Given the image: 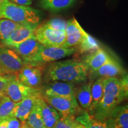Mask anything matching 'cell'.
<instances>
[{
  "label": "cell",
  "instance_id": "18",
  "mask_svg": "<svg viewBox=\"0 0 128 128\" xmlns=\"http://www.w3.org/2000/svg\"><path fill=\"white\" fill-rule=\"evenodd\" d=\"M38 102L40 106L44 126L46 128H54L58 120L60 119V114L52 106L46 103L43 98V96L39 97Z\"/></svg>",
  "mask_w": 128,
  "mask_h": 128
},
{
  "label": "cell",
  "instance_id": "4",
  "mask_svg": "<svg viewBox=\"0 0 128 128\" xmlns=\"http://www.w3.org/2000/svg\"><path fill=\"white\" fill-rule=\"evenodd\" d=\"M76 51V48H74L46 46L42 44L36 55L24 64L44 65L46 63L55 62L65 57L71 56Z\"/></svg>",
  "mask_w": 128,
  "mask_h": 128
},
{
  "label": "cell",
  "instance_id": "32",
  "mask_svg": "<svg viewBox=\"0 0 128 128\" xmlns=\"http://www.w3.org/2000/svg\"><path fill=\"white\" fill-rule=\"evenodd\" d=\"M7 120H6L2 121V122L0 123V128H7Z\"/></svg>",
  "mask_w": 128,
  "mask_h": 128
},
{
  "label": "cell",
  "instance_id": "13",
  "mask_svg": "<svg viewBox=\"0 0 128 128\" xmlns=\"http://www.w3.org/2000/svg\"><path fill=\"white\" fill-rule=\"evenodd\" d=\"M42 44L33 36L18 44L10 48L15 51L24 63L28 62L37 54Z\"/></svg>",
  "mask_w": 128,
  "mask_h": 128
},
{
  "label": "cell",
  "instance_id": "30",
  "mask_svg": "<svg viewBox=\"0 0 128 128\" xmlns=\"http://www.w3.org/2000/svg\"><path fill=\"white\" fill-rule=\"evenodd\" d=\"M7 128H21L23 122L16 117L12 116L7 119Z\"/></svg>",
  "mask_w": 128,
  "mask_h": 128
},
{
  "label": "cell",
  "instance_id": "14",
  "mask_svg": "<svg viewBox=\"0 0 128 128\" xmlns=\"http://www.w3.org/2000/svg\"><path fill=\"white\" fill-rule=\"evenodd\" d=\"M111 58L106 51L100 48L94 52L87 54L82 59V62L87 68L88 73L91 74L97 71Z\"/></svg>",
  "mask_w": 128,
  "mask_h": 128
},
{
  "label": "cell",
  "instance_id": "2",
  "mask_svg": "<svg viewBox=\"0 0 128 128\" xmlns=\"http://www.w3.org/2000/svg\"><path fill=\"white\" fill-rule=\"evenodd\" d=\"M44 77L48 81L72 83L86 81L89 74L85 64L76 60L54 62L44 69Z\"/></svg>",
  "mask_w": 128,
  "mask_h": 128
},
{
  "label": "cell",
  "instance_id": "26",
  "mask_svg": "<svg viewBox=\"0 0 128 128\" xmlns=\"http://www.w3.org/2000/svg\"><path fill=\"white\" fill-rule=\"evenodd\" d=\"M19 24L7 19H0V40L7 39Z\"/></svg>",
  "mask_w": 128,
  "mask_h": 128
},
{
  "label": "cell",
  "instance_id": "34",
  "mask_svg": "<svg viewBox=\"0 0 128 128\" xmlns=\"http://www.w3.org/2000/svg\"><path fill=\"white\" fill-rule=\"evenodd\" d=\"M8 1V0H0V5L2 4L3 2H5V1Z\"/></svg>",
  "mask_w": 128,
  "mask_h": 128
},
{
  "label": "cell",
  "instance_id": "7",
  "mask_svg": "<svg viewBox=\"0 0 128 128\" xmlns=\"http://www.w3.org/2000/svg\"><path fill=\"white\" fill-rule=\"evenodd\" d=\"M46 103L52 106L62 117L74 116L78 111V103L76 97H56V96H43Z\"/></svg>",
  "mask_w": 128,
  "mask_h": 128
},
{
  "label": "cell",
  "instance_id": "1",
  "mask_svg": "<svg viewBox=\"0 0 128 128\" xmlns=\"http://www.w3.org/2000/svg\"><path fill=\"white\" fill-rule=\"evenodd\" d=\"M128 96V75L122 78H104V94L100 102L94 107L93 116L96 119L106 120L112 110Z\"/></svg>",
  "mask_w": 128,
  "mask_h": 128
},
{
  "label": "cell",
  "instance_id": "28",
  "mask_svg": "<svg viewBox=\"0 0 128 128\" xmlns=\"http://www.w3.org/2000/svg\"><path fill=\"white\" fill-rule=\"evenodd\" d=\"M41 25L44 28L54 30L65 32L66 26V22L60 18H52L44 22Z\"/></svg>",
  "mask_w": 128,
  "mask_h": 128
},
{
  "label": "cell",
  "instance_id": "10",
  "mask_svg": "<svg viewBox=\"0 0 128 128\" xmlns=\"http://www.w3.org/2000/svg\"><path fill=\"white\" fill-rule=\"evenodd\" d=\"M39 23L20 24L7 39L1 42L3 45L11 48L34 36Z\"/></svg>",
  "mask_w": 128,
  "mask_h": 128
},
{
  "label": "cell",
  "instance_id": "19",
  "mask_svg": "<svg viewBox=\"0 0 128 128\" xmlns=\"http://www.w3.org/2000/svg\"><path fill=\"white\" fill-rule=\"evenodd\" d=\"M76 0H40V6L46 10L58 12L71 7Z\"/></svg>",
  "mask_w": 128,
  "mask_h": 128
},
{
  "label": "cell",
  "instance_id": "22",
  "mask_svg": "<svg viewBox=\"0 0 128 128\" xmlns=\"http://www.w3.org/2000/svg\"><path fill=\"white\" fill-rule=\"evenodd\" d=\"M92 82H90L81 87L77 92V100L80 105L86 109H92Z\"/></svg>",
  "mask_w": 128,
  "mask_h": 128
},
{
  "label": "cell",
  "instance_id": "25",
  "mask_svg": "<svg viewBox=\"0 0 128 128\" xmlns=\"http://www.w3.org/2000/svg\"><path fill=\"white\" fill-rule=\"evenodd\" d=\"M104 94V78H98L92 86V109L102 98Z\"/></svg>",
  "mask_w": 128,
  "mask_h": 128
},
{
  "label": "cell",
  "instance_id": "8",
  "mask_svg": "<svg viewBox=\"0 0 128 128\" xmlns=\"http://www.w3.org/2000/svg\"><path fill=\"white\" fill-rule=\"evenodd\" d=\"M34 36L37 40L44 46L64 47L65 44V32L50 29L41 24L37 28Z\"/></svg>",
  "mask_w": 128,
  "mask_h": 128
},
{
  "label": "cell",
  "instance_id": "24",
  "mask_svg": "<svg viewBox=\"0 0 128 128\" xmlns=\"http://www.w3.org/2000/svg\"><path fill=\"white\" fill-rule=\"evenodd\" d=\"M17 103H14L6 96H2L0 100V123L14 116V108Z\"/></svg>",
  "mask_w": 128,
  "mask_h": 128
},
{
  "label": "cell",
  "instance_id": "17",
  "mask_svg": "<svg viewBox=\"0 0 128 128\" xmlns=\"http://www.w3.org/2000/svg\"><path fill=\"white\" fill-rule=\"evenodd\" d=\"M106 121L110 128H128V105L118 106L115 108Z\"/></svg>",
  "mask_w": 128,
  "mask_h": 128
},
{
  "label": "cell",
  "instance_id": "27",
  "mask_svg": "<svg viewBox=\"0 0 128 128\" xmlns=\"http://www.w3.org/2000/svg\"><path fill=\"white\" fill-rule=\"evenodd\" d=\"M54 128H85L75 119L74 116L62 117L58 120Z\"/></svg>",
  "mask_w": 128,
  "mask_h": 128
},
{
  "label": "cell",
  "instance_id": "5",
  "mask_svg": "<svg viewBox=\"0 0 128 128\" xmlns=\"http://www.w3.org/2000/svg\"><path fill=\"white\" fill-rule=\"evenodd\" d=\"M24 65L15 51L4 45H0V75H16Z\"/></svg>",
  "mask_w": 128,
  "mask_h": 128
},
{
  "label": "cell",
  "instance_id": "9",
  "mask_svg": "<svg viewBox=\"0 0 128 128\" xmlns=\"http://www.w3.org/2000/svg\"><path fill=\"white\" fill-rule=\"evenodd\" d=\"M38 92L39 90L36 88L28 87L20 82L14 75L5 88L3 96H7L14 103H18Z\"/></svg>",
  "mask_w": 128,
  "mask_h": 128
},
{
  "label": "cell",
  "instance_id": "23",
  "mask_svg": "<svg viewBox=\"0 0 128 128\" xmlns=\"http://www.w3.org/2000/svg\"><path fill=\"white\" fill-rule=\"evenodd\" d=\"M39 98H38L35 102L27 120H28L27 124L31 128H46L43 121L40 106L38 102Z\"/></svg>",
  "mask_w": 128,
  "mask_h": 128
},
{
  "label": "cell",
  "instance_id": "21",
  "mask_svg": "<svg viewBox=\"0 0 128 128\" xmlns=\"http://www.w3.org/2000/svg\"><path fill=\"white\" fill-rule=\"evenodd\" d=\"M76 48L80 54H87L98 49L100 45L95 38L86 32L81 42Z\"/></svg>",
  "mask_w": 128,
  "mask_h": 128
},
{
  "label": "cell",
  "instance_id": "12",
  "mask_svg": "<svg viewBox=\"0 0 128 128\" xmlns=\"http://www.w3.org/2000/svg\"><path fill=\"white\" fill-rule=\"evenodd\" d=\"M72 98L76 97L75 87L72 82L53 81L44 89V95Z\"/></svg>",
  "mask_w": 128,
  "mask_h": 128
},
{
  "label": "cell",
  "instance_id": "3",
  "mask_svg": "<svg viewBox=\"0 0 128 128\" xmlns=\"http://www.w3.org/2000/svg\"><path fill=\"white\" fill-rule=\"evenodd\" d=\"M7 19L18 24L39 23L40 12L28 7L5 1L0 5V19Z\"/></svg>",
  "mask_w": 128,
  "mask_h": 128
},
{
  "label": "cell",
  "instance_id": "20",
  "mask_svg": "<svg viewBox=\"0 0 128 128\" xmlns=\"http://www.w3.org/2000/svg\"><path fill=\"white\" fill-rule=\"evenodd\" d=\"M76 119L85 128H110L106 120L96 119L87 112L77 116Z\"/></svg>",
  "mask_w": 128,
  "mask_h": 128
},
{
  "label": "cell",
  "instance_id": "29",
  "mask_svg": "<svg viewBox=\"0 0 128 128\" xmlns=\"http://www.w3.org/2000/svg\"><path fill=\"white\" fill-rule=\"evenodd\" d=\"M15 74L12 75H4L1 76L0 75V94L3 95L5 88L10 80Z\"/></svg>",
  "mask_w": 128,
  "mask_h": 128
},
{
  "label": "cell",
  "instance_id": "35",
  "mask_svg": "<svg viewBox=\"0 0 128 128\" xmlns=\"http://www.w3.org/2000/svg\"><path fill=\"white\" fill-rule=\"evenodd\" d=\"M3 95H2V94H0V100H1V97H2V96Z\"/></svg>",
  "mask_w": 128,
  "mask_h": 128
},
{
  "label": "cell",
  "instance_id": "16",
  "mask_svg": "<svg viewBox=\"0 0 128 128\" xmlns=\"http://www.w3.org/2000/svg\"><path fill=\"white\" fill-rule=\"evenodd\" d=\"M41 96L40 92L39 91L17 103V106L14 108L13 116L23 123L26 122L36 100Z\"/></svg>",
  "mask_w": 128,
  "mask_h": 128
},
{
  "label": "cell",
  "instance_id": "15",
  "mask_svg": "<svg viewBox=\"0 0 128 128\" xmlns=\"http://www.w3.org/2000/svg\"><path fill=\"white\" fill-rule=\"evenodd\" d=\"M125 74V71L120 64L111 58L108 62L102 65L97 71L90 74L93 78H106L122 76Z\"/></svg>",
  "mask_w": 128,
  "mask_h": 128
},
{
  "label": "cell",
  "instance_id": "11",
  "mask_svg": "<svg viewBox=\"0 0 128 128\" xmlns=\"http://www.w3.org/2000/svg\"><path fill=\"white\" fill-rule=\"evenodd\" d=\"M65 42L64 48H76L80 44L86 31L80 26L75 17L66 22L65 30Z\"/></svg>",
  "mask_w": 128,
  "mask_h": 128
},
{
  "label": "cell",
  "instance_id": "33",
  "mask_svg": "<svg viewBox=\"0 0 128 128\" xmlns=\"http://www.w3.org/2000/svg\"><path fill=\"white\" fill-rule=\"evenodd\" d=\"M21 128H31L28 125V124H27L26 122H24L23 123V124H22V126Z\"/></svg>",
  "mask_w": 128,
  "mask_h": 128
},
{
  "label": "cell",
  "instance_id": "6",
  "mask_svg": "<svg viewBox=\"0 0 128 128\" xmlns=\"http://www.w3.org/2000/svg\"><path fill=\"white\" fill-rule=\"evenodd\" d=\"M44 65L24 64L22 70L16 74L17 80L25 86L36 88L42 82Z\"/></svg>",
  "mask_w": 128,
  "mask_h": 128
},
{
  "label": "cell",
  "instance_id": "31",
  "mask_svg": "<svg viewBox=\"0 0 128 128\" xmlns=\"http://www.w3.org/2000/svg\"><path fill=\"white\" fill-rule=\"evenodd\" d=\"M11 2L20 6H28L32 3V0H8Z\"/></svg>",
  "mask_w": 128,
  "mask_h": 128
}]
</instances>
